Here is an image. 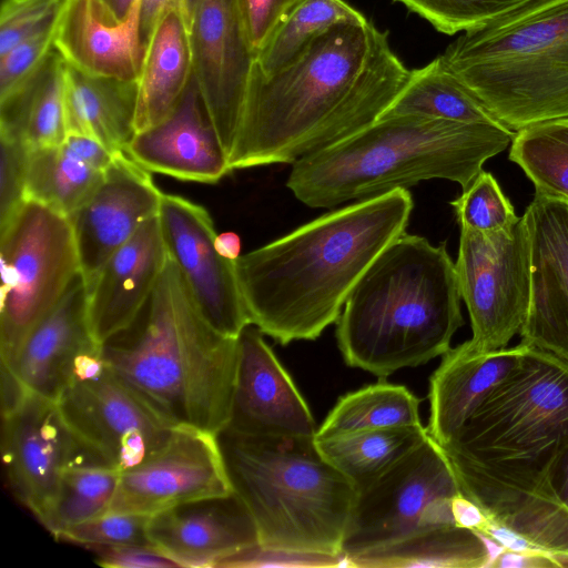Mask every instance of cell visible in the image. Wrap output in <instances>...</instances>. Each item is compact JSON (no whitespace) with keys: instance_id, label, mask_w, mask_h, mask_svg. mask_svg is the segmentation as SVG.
<instances>
[{"instance_id":"6da1fadb","label":"cell","mask_w":568,"mask_h":568,"mask_svg":"<svg viewBox=\"0 0 568 568\" xmlns=\"http://www.w3.org/2000/svg\"><path fill=\"white\" fill-rule=\"evenodd\" d=\"M568 445V364L527 347L519 365L440 446L462 494L544 552L568 554L550 466Z\"/></svg>"},{"instance_id":"7a4b0ae2","label":"cell","mask_w":568,"mask_h":568,"mask_svg":"<svg viewBox=\"0 0 568 568\" xmlns=\"http://www.w3.org/2000/svg\"><path fill=\"white\" fill-rule=\"evenodd\" d=\"M409 72L369 20L333 26L273 74L255 63L231 171L293 164L358 132L382 116Z\"/></svg>"},{"instance_id":"3957f363","label":"cell","mask_w":568,"mask_h":568,"mask_svg":"<svg viewBox=\"0 0 568 568\" xmlns=\"http://www.w3.org/2000/svg\"><path fill=\"white\" fill-rule=\"evenodd\" d=\"M413 207L409 191L395 189L241 255L235 271L250 323L281 345L320 337L368 267L406 233Z\"/></svg>"},{"instance_id":"277c9868","label":"cell","mask_w":568,"mask_h":568,"mask_svg":"<svg viewBox=\"0 0 568 568\" xmlns=\"http://www.w3.org/2000/svg\"><path fill=\"white\" fill-rule=\"evenodd\" d=\"M108 366L173 426L220 434L229 423L237 338L201 315L169 256L133 324L102 345Z\"/></svg>"},{"instance_id":"5b68a950","label":"cell","mask_w":568,"mask_h":568,"mask_svg":"<svg viewBox=\"0 0 568 568\" xmlns=\"http://www.w3.org/2000/svg\"><path fill=\"white\" fill-rule=\"evenodd\" d=\"M515 134L499 123L383 116L294 162L286 185L303 204L324 209L432 179L464 191Z\"/></svg>"},{"instance_id":"8992f818","label":"cell","mask_w":568,"mask_h":568,"mask_svg":"<svg viewBox=\"0 0 568 568\" xmlns=\"http://www.w3.org/2000/svg\"><path fill=\"white\" fill-rule=\"evenodd\" d=\"M446 244L404 233L368 267L336 322L345 363L378 377L444 355L463 326Z\"/></svg>"},{"instance_id":"52a82bcc","label":"cell","mask_w":568,"mask_h":568,"mask_svg":"<svg viewBox=\"0 0 568 568\" xmlns=\"http://www.w3.org/2000/svg\"><path fill=\"white\" fill-rule=\"evenodd\" d=\"M233 491L248 509L258 545L342 556L356 487L318 452L314 438L217 434Z\"/></svg>"},{"instance_id":"ba28073f","label":"cell","mask_w":568,"mask_h":568,"mask_svg":"<svg viewBox=\"0 0 568 568\" xmlns=\"http://www.w3.org/2000/svg\"><path fill=\"white\" fill-rule=\"evenodd\" d=\"M505 128L568 119V0H529L440 54Z\"/></svg>"},{"instance_id":"9c48e42d","label":"cell","mask_w":568,"mask_h":568,"mask_svg":"<svg viewBox=\"0 0 568 568\" xmlns=\"http://www.w3.org/2000/svg\"><path fill=\"white\" fill-rule=\"evenodd\" d=\"M0 357L9 366L81 272L68 216L26 200L0 224Z\"/></svg>"},{"instance_id":"30bf717a","label":"cell","mask_w":568,"mask_h":568,"mask_svg":"<svg viewBox=\"0 0 568 568\" xmlns=\"http://www.w3.org/2000/svg\"><path fill=\"white\" fill-rule=\"evenodd\" d=\"M462 494L443 448L428 437L368 486L358 490L343 540L345 567L436 530L459 526Z\"/></svg>"},{"instance_id":"8fae6325","label":"cell","mask_w":568,"mask_h":568,"mask_svg":"<svg viewBox=\"0 0 568 568\" xmlns=\"http://www.w3.org/2000/svg\"><path fill=\"white\" fill-rule=\"evenodd\" d=\"M473 336L470 353L506 348L527 317L531 287L529 233L523 216L509 230L479 232L460 226L455 262Z\"/></svg>"},{"instance_id":"7c38bea8","label":"cell","mask_w":568,"mask_h":568,"mask_svg":"<svg viewBox=\"0 0 568 568\" xmlns=\"http://www.w3.org/2000/svg\"><path fill=\"white\" fill-rule=\"evenodd\" d=\"M55 404L77 443L120 471L161 447L175 427L108 366L101 351L80 362Z\"/></svg>"},{"instance_id":"4fadbf2b","label":"cell","mask_w":568,"mask_h":568,"mask_svg":"<svg viewBox=\"0 0 568 568\" xmlns=\"http://www.w3.org/2000/svg\"><path fill=\"white\" fill-rule=\"evenodd\" d=\"M232 493L217 435L175 426L161 447L120 473L109 510L153 516Z\"/></svg>"},{"instance_id":"5bb4252c","label":"cell","mask_w":568,"mask_h":568,"mask_svg":"<svg viewBox=\"0 0 568 568\" xmlns=\"http://www.w3.org/2000/svg\"><path fill=\"white\" fill-rule=\"evenodd\" d=\"M158 215L169 256L199 312L216 332L237 338L251 323L235 262L217 252L209 212L183 196L163 193Z\"/></svg>"},{"instance_id":"9a60e30c","label":"cell","mask_w":568,"mask_h":568,"mask_svg":"<svg viewBox=\"0 0 568 568\" xmlns=\"http://www.w3.org/2000/svg\"><path fill=\"white\" fill-rule=\"evenodd\" d=\"M193 77L230 158L255 64L240 0H201L190 27Z\"/></svg>"},{"instance_id":"2e32d148","label":"cell","mask_w":568,"mask_h":568,"mask_svg":"<svg viewBox=\"0 0 568 568\" xmlns=\"http://www.w3.org/2000/svg\"><path fill=\"white\" fill-rule=\"evenodd\" d=\"M80 448L55 402L28 393L14 410L1 416V453L9 488L41 524L64 469Z\"/></svg>"},{"instance_id":"e0dca14e","label":"cell","mask_w":568,"mask_h":568,"mask_svg":"<svg viewBox=\"0 0 568 568\" xmlns=\"http://www.w3.org/2000/svg\"><path fill=\"white\" fill-rule=\"evenodd\" d=\"M523 217L530 240L531 287L521 343L568 364V200L535 192Z\"/></svg>"},{"instance_id":"ac0fdd59","label":"cell","mask_w":568,"mask_h":568,"mask_svg":"<svg viewBox=\"0 0 568 568\" xmlns=\"http://www.w3.org/2000/svg\"><path fill=\"white\" fill-rule=\"evenodd\" d=\"M162 194L148 170L126 153H115L99 185L69 216L87 287L106 260L159 214Z\"/></svg>"},{"instance_id":"d6986e66","label":"cell","mask_w":568,"mask_h":568,"mask_svg":"<svg viewBox=\"0 0 568 568\" xmlns=\"http://www.w3.org/2000/svg\"><path fill=\"white\" fill-rule=\"evenodd\" d=\"M263 335L248 324L237 336V368L224 429L256 437L314 438L313 415Z\"/></svg>"},{"instance_id":"ffe728a7","label":"cell","mask_w":568,"mask_h":568,"mask_svg":"<svg viewBox=\"0 0 568 568\" xmlns=\"http://www.w3.org/2000/svg\"><path fill=\"white\" fill-rule=\"evenodd\" d=\"M101 348L92 334L88 287L80 272L28 335L13 362L4 366L27 392L57 402L71 384L79 363Z\"/></svg>"},{"instance_id":"44dd1931","label":"cell","mask_w":568,"mask_h":568,"mask_svg":"<svg viewBox=\"0 0 568 568\" xmlns=\"http://www.w3.org/2000/svg\"><path fill=\"white\" fill-rule=\"evenodd\" d=\"M124 153L149 172L184 181L215 183L231 172L194 77L174 111L138 132Z\"/></svg>"},{"instance_id":"7402d4cb","label":"cell","mask_w":568,"mask_h":568,"mask_svg":"<svg viewBox=\"0 0 568 568\" xmlns=\"http://www.w3.org/2000/svg\"><path fill=\"white\" fill-rule=\"evenodd\" d=\"M148 537L182 568H214L221 559L258 542L255 523L234 491L151 516Z\"/></svg>"},{"instance_id":"603a6c76","label":"cell","mask_w":568,"mask_h":568,"mask_svg":"<svg viewBox=\"0 0 568 568\" xmlns=\"http://www.w3.org/2000/svg\"><path fill=\"white\" fill-rule=\"evenodd\" d=\"M168 258L159 215H154L106 260L88 287L89 320L98 344L102 346L133 324Z\"/></svg>"},{"instance_id":"cb8c5ba5","label":"cell","mask_w":568,"mask_h":568,"mask_svg":"<svg viewBox=\"0 0 568 568\" xmlns=\"http://www.w3.org/2000/svg\"><path fill=\"white\" fill-rule=\"evenodd\" d=\"M141 1L114 21L97 0H65L54 48L64 61L90 74L139 80L144 47L140 34Z\"/></svg>"},{"instance_id":"d4e9b609","label":"cell","mask_w":568,"mask_h":568,"mask_svg":"<svg viewBox=\"0 0 568 568\" xmlns=\"http://www.w3.org/2000/svg\"><path fill=\"white\" fill-rule=\"evenodd\" d=\"M527 345L470 353L460 344L449 348L430 377L429 436L447 444L486 396L519 365Z\"/></svg>"},{"instance_id":"484cf974","label":"cell","mask_w":568,"mask_h":568,"mask_svg":"<svg viewBox=\"0 0 568 568\" xmlns=\"http://www.w3.org/2000/svg\"><path fill=\"white\" fill-rule=\"evenodd\" d=\"M64 83L68 134L124 152L136 134L138 81L94 75L67 63Z\"/></svg>"},{"instance_id":"4316f807","label":"cell","mask_w":568,"mask_h":568,"mask_svg":"<svg viewBox=\"0 0 568 568\" xmlns=\"http://www.w3.org/2000/svg\"><path fill=\"white\" fill-rule=\"evenodd\" d=\"M193 77L190 24L172 8L156 23L144 51L138 80L136 133L165 120Z\"/></svg>"},{"instance_id":"83f0119b","label":"cell","mask_w":568,"mask_h":568,"mask_svg":"<svg viewBox=\"0 0 568 568\" xmlns=\"http://www.w3.org/2000/svg\"><path fill=\"white\" fill-rule=\"evenodd\" d=\"M65 61L54 49L17 90L0 99V134L31 150L57 146L68 135L64 103Z\"/></svg>"},{"instance_id":"f1b7e54d","label":"cell","mask_w":568,"mask_h":568,"mask_svg":"<svg viewBox=\"0 0 568 568\" xmlns=\"http://www.w3.org/2000/svg\"><path fill=\"white\" fill-rule=\"evenodd\" d=\"M417 115L462 123H499L481 100L437 55L409 77L383 116ZM501 124V123H499Z\"/></svg>"},{"instance_id":"f546056e","label":"cell","mask_w":568,"mask_h":568,"mask_svg":"<svg viewBox=\"0 0 568 568\" xmlns=\"http://www.w3.org/2000/svg\"><path fill=\"white\" fill-rule=\"evenodd\" d=\"M427 427L371 429L314 437L321 455L358 490L368 486L428 437Z\"/></svg>"},{"instance_id":"4dcf8cb0","label":"cell","mask_w":568,"mask_h":568,"mask_svg":"<svg viewBox=\"0 0 568 568\" xmlns=\"http://www.w3.org/2000/svg\"><path fill=\"white\" fill-rule=\"evenodd\" d=\"M504 548L483 534L452 526L410 542L364 556L352 565L358 568L489 567Z\"/></svg>"},{"instance_id":"1f68e13d","label":"cell","mask_w":568,"mask_h":568,"mask_svg":"<svg viewBox=\"0 0 568 568\" xmlns=\"http://www.w3.org/2000/svg\"><path fill=\"white\" fill-rule=\"evenodd\" d=\"M120 473L81 446L63 471L55 499L42 525L57 538L67 528L108 511Z\"/></svg>"},{"instance_id":"d6a6232c","label":"cell","mask_w":568,"mask_h":568,"mask_svg":"<svg viewBox=\"0 0 568 568\" xmlns=\"http://www.w3.org/2000/svg\"><path fill=\"white\" fill-rule=\"evenodd\" d=\"M104 171L82 161L63 143L30 150L26 200L37 201L69 217L92 194Z\"/></svg>"},{"instance_id":"836d02e7","label":"cell","mask_w":568,"mask_h":568,"mask_svg":"<svg viewBox=\"0 0 568 568\" xmlns=\"http://www.w3.org/2000/svg\"><path fill=\"white\" fill-rule=\"evenodd\" d=\"M420 400L405 386L379 382L342 396L315 437L420 425Z\"/></svg>"},{"instance_id":"e575fe53","label":"cell","mask_w":568,"mask_h":568,"mask_svg":"<svg viewBox=\"0 0 568 568\" xmlns=\"http://www.w3.org/2000/svg\"><path fill=\"white\" fill-rule=\"evenodd\" d=\"M368 19L344 0H300L282 18L256 53L260 71L270 75L293 62L321 33L343 22Z\"/></svg>"},{"instance_id":"d590c367","label":"cell","mask_w":568,"mask_h":568,"mask_svg":"<svg viewBox=\"0 0 568 568\" xmlns=\"http://www.w3.org/2000/svg\"><path fill=\"white\" fill-rule=\"evenodd\" d=\"M509 160L524 171L536 193L568 200V119L516 132Z\"/></svg>"},{"instance_id":"8d00e7d4","label":"cell","mask_w":568,"mask_h":568,"mask_svg":"<svg viewBox=\"0 0 568 568\" xmlns=\"http://www.w3.org/2000/svg\"><path fill=\"white\" fill-rule=\"evenodd\" d=\"M450 205L460 226L484 233L509 230L520 219L496 179L484 170Z\"/></svg>"},{"instance_id":"74e56055","label":"cell","mask_w":568,"mask_h":568,"mask_svg":"<svg viewBox=\"0 0 568 568\" xmlns=\"http://www.w3.org/2000/svg\"><path fill=\"white\" fill-rule=\"evenodd\" d=\"M437 31L456 34L485 26L529 0H394Z\"/></svg>"},{"instance_id":"f35d334b","label":"cell","mask_w":568,"mask_h":568,"mask_svg":"<svg viewBox=\"0 0 568 568\" xmlns=\"http://www.w3.org/2000/svg\"><path fill=\"white\" fill-rule=\"evenodd\" d=\"M151 516L108 510L63 530L57 539L85 548L94 546L146 545Z\"/></svg>"},{"instance_id":"ab89813d","label":"cell","mask_w":568,"mask_h":568,"mask_svg":"<svg viewBox=\"0 0 568 568\" xmlns=\"http://www.w3.org/2000/svg\"><path fill=\"white\" fill-rule=\"evenodd\" d=\"M59 14L43 29L0 55V99L24 83L55 49Z\"/></svg>"},{"instance_id":"60d3db41","label":"cell","mask_w":568,"mask_h":568,"mask_svg":"<svg viewBox=\"0 0 568 568\" xmlns=\"http://www.w3.org/2000/svg\"><path fill=\"white\" fill-rule=\"evenodd\" d=\"M65 0H1L0 55L51 23Z\"/></svg>"},{"instance_id":"b9f144b4","label":"cell","mask_w":568,"mask_h":568,"mask_svg":"<svg viewBox=\"0 0 568 568\" xmlns=\"http://www.w3.org/2000/svg\"><path fill=\"white\" fill-rule=\"evenodd\" d=\"M0 224L26 201L30 148L21 140L0 134Z\"/></svg>"},{"instance_id":"7bdbcfd3","label":"cell","mask_w":568,"mask_h":568,"mask_svg":"<svg viewBox=\"0 0 568 568\" xmlns=\"http://www.w3.org/2000/svg\"><path fill=\"white\" fill-rule=\"evenodd\" d=\"M345 567L343 557L295 554L266 549L258 545L244 548L221 559L214 568L248 567Z\"/></svg>"},{"instance_id":"ee69618b","label":"cell","mask_w":568,"mask_h":568,"mask_svg":"<svg viewBox=\"0 0 568 568\" xmlns=\"http://www.w3.org/2000/svg\"><path fill=\"white\" fill-rule=\"evenodd\" d=\"M300 0H240L248 42L255 52L264 45L282 18Z\"/></svg>"},{"instance_id":"f6af8a7d","label":"cell","mask_w":568,"mask_h":568,"mask_svg":"<svg viewBox=\"0 0 568 568\" xmlns=\"http://www.w3.org/2000/svg\"><path fill=\"white\" fill-rule=\"evenodd\" d=\"M95 562L109 568H182L174 559L154 546L122 545L88 548Z\"/></svg>"},{"instance_id":"bcb514c9","label":"cell","mask_w":568,"mask_h":568,"mask_svg":"<svg viewBox=\"0 0 568 568\" xmlns=\"http://www.w3.org/2000/svg\"><path fill=\"white\" fill-rule=\"evenodd\" d=\"M172 8H180L186 18L185 0H142L140 10V34L145 49L146 43L162 16ZM189 21V19H187ZM190 24V23H189Z\"/></svg>"},{"instance_id":"7dc6e473","label":"cell","mask_w":568,"mask_h":568,"mask_svg":"<svg viewBox=\"0 0 568 568\" xmlns=\"http://www.w3.org/2000/svg\"><path fill=\"white\" fill-rule=\"evenodd\" d=\"M560 567L552 555L545 552H517L503 550L490 568H554Z\"/></svg>"},{"instance_id":"c3c4849f","label":"cell","mask_w":568,"mask_h":568,"mask_svg":"<svg viewBox=\"0 0 568 568\" xmlns=\"http://www.w3.org/2000/svg\"><path fill=\"white\" fill-rule=\"evenodd\" d=\"M547 486L551 498L568 513V445L550 466Z\"/></svg>"},{"instance_id":"681fc988","label":"cell","mask_w":568,"mask_h":568,"mask_svg":"<svg viewBox=\"0 0 568 568\" xmlns=\"http://www.w3.org/2000/svg\"><path fill=\"white\" fill-rule=\"evenodd\" d=\"M215 247L227 260L235 261L241 256V240L234 232L216 234Z\"/></svg>"},{"instance_id":"f907efd6","label":"cell","mask_w":568,"mask_h":568,"mask_svg":"<svg viewBox=\"0 0 568 568\" xmlns=\"http://www.w3.org/2000/svg\"><path fill=\"white\" fill-rule=\"evenodd\" d=\"M103 11L114 21H122L130 12L135 0H97Z\"/></svg>"},{"instance_id":"816d5d0a","label":"cell","mask_w":568,"mask_h":568,"mask_svg":"<svg viewBox=\"0 0 568 568\" xmlns=\"http://www.w3.org/2000/svg\"><path fill=\"white\" fill-rule=\"evenodd\" d=\"M200 2H201V0H185V8H186V14H187L190 27H191V21L194 16V12H195L197 6L200 4Z\"/></svg>"},{"instance_id":"f5cc1de1","label":"cell","mask_w":568,"mask_h":568,"mask_svg":"<svg viewBox=\"0 0 568 568\" xmlns=\"http://www.w3.org/2000/svg\"><path fill=\"white\" fill-rule=\"evenodd\" d=\"M552 556L558 561L560 567H568V554H557Z\"/></svg>"}]
</instances>
